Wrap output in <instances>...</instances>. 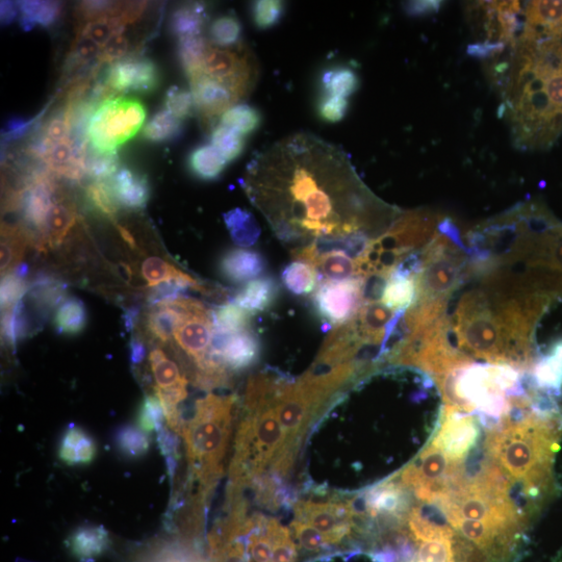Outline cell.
Wrapping results in <instances>:
<instances>
[{
	"mask_svg": "<svg viewBox=\"0 0 562 562\" xmlns=\"http://www.w3.org/2000/svg\"><path fill=\"white\" fill-rule=\"evenodd\" d=\"M240 184L276 237L296 248L360 234L375 240L401 215L369 190L341 147L309 133L254 153Z\"/></svg>",
	"mask_w": 562,
	"mask_h": 562,
	"instance_id": "1",
	"label": "cell"
},
{
	"mask_svg": "<svg viewBox=\"0 0 562 562\" xmlns=\"http://www.w3.org/2000/svg\"><path fill=\"white\" fill-rule=\"evenodd\" d=\"M489 60L515 145L552 146L562 135V35L522 27L517 39Z\"/></svg>",
	"mask_w": 562,
	"mask_h": 562,
	"instance_id": "2",
	"label": "cell"
},
{
	"mask_svg": "<svg viewBox=\"0 0 562 562\" xmlns=\"http://www.w3.org/2000/svg\"><path fill=\"white\" fill-rule=\"evenodd\" d=\"M236 406V396L209 394L196 401L194 415L185 423L182 437L191 473L200 485L202 502L223 474Z\"/></svg>",
	"mask_w": 562,
	"mask_h": 562,
	"instance_id": "3",
	"label": "cell"
},
{
	"mask_svg": "<svg viewBox=\"0 0 562 562\" xmlns=\"http://www.w3.org/2000/svg\"><path fill=\"white\" fill-rule=\"evenodd\" d=\"M146 120V109L135 97L107 99L96 109L88 130L89 143L99 153H113L133 139Z\"/></svg>",
	"mask_w": 562,
	"mask_h": 562,
	"instance_id": "4",
	"label": "cell"
},
{
	"mask_svg": "<svg viewBox=\"0 0 562 562\" xmlns=\"http://www.w3.org/2000/svg\"><path fill=\"white\" fill-rule=\"evenodd\" d=\"M293 509L295 519L318 530L328 546L350 538L359 521L351 498H302L295 501Z\"/></svg>",
	"mask_w": 562,
	"mask_h": 562,
	"instance_id": "5",
	"label": "cell"
},
{
	"mask_svg": "<svg viewBox=\"0 0 562 562\" xmlns=\"http://www.w3.org/2000/svg\"><path fill=\"white\" fill-rule=\"evenodd\" d=\"M202 72L209 78L231 89L242 100L255 87L258 64L248 48H219L211 43L204 56Z\"/></svg>",
	"mask_w": 562,
	"mask_h": 562,
	"instance_id": "6",
	"label": "cell"
},
{
	"mask_svg": "<svg viewBox=\"0 0 562 562\" xmlns=\"http://www.w3.org/2000/svg\"><path fill=\"white\" fill-rule=\"evenodd\" d=\"M363 277L344 281H323L314 296L318 315L334 325H342L360 311L363 302Z\"/></svg>",
	"mask_w": 562,
	"mask_h": 562,
	"instance_id": "7",
	"label": "cell"
},
{
	"mask_svg": "<svg viewBox=\"0 0 562 562\" xmlns=\"http://www.w3.org/2000/svg\"><path fill=\"white\" fill-rule=\"evenodd\" d=\"M105 81L117 95L130 92L148 95L160 87L161 72L155 62L135 54L110 65Z\"/></svg>",
	"mask_w": 562,
	"mask_h": 562,
	"instance_id": "8",
	"label": "cell"
},
{
	"mask_svg": "<svg viewBox=\"0 0 562 562\" xmlns=\"http://www.w3.org/2000/svg\"><path fill=\"white\" fill-rule=\"evenodd\" d=\"M480 428L476 420L454 406L446 405L441 428L432 444L444 451L451 462L459 463L476 448Z\"/></svg>",
	"mask_w": 562,
	"mask_h": 562,
	"instance_id": "9",
	"label": "cell"
},
{
	"mask_svg": "<svg viewBox=\"0 0 562 562\" xmlns=\"http://www.w3.org/2000/svg\"><path fill=\"white\" fill-rule=\"evenodd\" d=\"M189 83L195 99L196 113L206 129L214 130L218 125L216 120L240 101L231 89L209 78L202 71L192 76Z\"/></svg>",
	"mask_w": 562,
	"mask_h": 562,
	"instance_id": "10",
	"label": "cell"
},
{
	"mask_svg": "<svg viewBox=\"0 0 562 562\" xmlns=\"http://www.w3.org/2000/svg\"><path fill=\"white\" fill-rule=\"evenodd\" d=\"M206 309L201 302L190 298L150 306L146 314V330L153 340L168 343L178 326L190 315Z\"/></svg>",
	"mask_w": 562,
	"mask_h": 562,
	"instance_id": "11",
	"label": "cell"
},
{
	"mask_svg": "<svg viewBox=\"0 0 562 562\" xmlns=\"http://www.w3.org/2000/svg\"><path fill=\"white\" fill-rule=\"evenodd\" d=\"M214 336L213 313L208 309L190 315L175 331L174 340L197 369L208 355Z\"/></svg>",
	"mask_w": 562,
	"mask_h": 562,
	"instance_id": "12",
	"label": "cell"
},
{
	"mask_svg": "<svg viewBox=\"0 0 562 562\" xmlns=\"http://www.w3.org/2000/svg\"><path fill=\"white\" fill-rule=\"evenodd\" d=\"M119 206L126 210H144L151 188L146 174L130 167H121L108 181Z\"/></svg>",
	"mask_w": 562,
	"mask_h": 562,
	"instance_id": "13",
	"label": "cell"
},
{
	"mask_svg": "<svg viewBox=\"0 0 562 562\" xmlns=\"http://www.w3.org/2000/svg\"><path fill=\"white\" fill-rule=\"evenodd\" d=\"M219 269L224 278L239 285L261 276L267 269V262L258 251L235 248L222 255Z\"/></svg>",
	"mask_w": 562,
	"mask_h": 562,
	"instance_id": "14",
	"label": "cell"
},
{
	"mask_svg": "<svg viewBox=\"0 0 562 562\" xmlns=\"http://www.w3.org/2000/svg\"><path fill=\"white\" fill-rule=\"evenodd\" d=\"M261 354L260 339L251 329H247L229 337L222 352V359L229 371L241 372L257 364Z\"/></svg>",
	"mask_w": 562,
	"mask_h": 562,
	"instance_id": "15",
	"label": "cell"
},
{
	"mask_svg": "<svg viewBox=\"0 0 562 562\" xmlns=\"http://www.w3.org/2000/svg\"><path fill=\"white\" fill-rule=\"evenodd\" d=\"M65 546L73 557L90 562L110 549L111 539L105 527L87 525L74 530Z\"/></svg>",
	"mask_w": 562,
	"mask_h": 562,
	"instance_id": "16",
	"label": "cell"
},
{
	"mask_svg": "<svg viewBox=\"0 0 562 562\" xmlns=\"http://www.w3.org/2000/svg\"><path fill=\"white\" fill-rule=\"evenodd\" d=\"M96 454V443L86 430L74 425L66 430L59 447V458L65 465H90L94 462Z\"/></svg>",
	"mask_w": 562,
	"mask_h": 562,
	"instance_id": "17",
	"label": "cell"
},
{
	"mask_svg": "<svg viewBox=\"0 0 562 562\" xmlns=\"http://www.w3.org/2000/svg\"><path fill=\"white\" fill-rule=\"evenodd\" d=\"M78 218L75 204L62 192L46 220L44 229L46 248L60 247Z\"/></svg>",
	"mask_w": 562,
	"mask_h": 562,
	"instance_id": "18",
	"label": "cell"
},
{
	"mask_svg": "<svg viewBox=\"0 0 562 562\" xmlns=\"http://www.w3.org/2000/svg\"><path fill=\"white\" fill-rule=\"evenodd\" d=\"M66 293L67 286L63 281L40 274L31 284L28 295L35 313L44 321L51 311L65 301Z\"/></svg>",
	"mask_w": 562,
	"mask_h": 562,
	"instance_id": "19",
	"label": "cell"
},
{
	"mask_svg": "<svg viewBox=\"0 0 562 562\" xmlns=\"http://www.w3.org/2000/svg\"><path fill=\"white\" fill-rule=\"evenodd\" d=\"M279 287L270 276L249 281L234 297L241 309L250 314L266 312L278 297Z\"/></svg>",
	"mask_w": 562,
	"mask_h": 562,
	"instance_id": "20",
	"label": "cell"
},
{
	"mask_svg": "<svg viewBox=\"0 0 562 562\" xmlns=\"http://www.w3.org/2000/svg\"><path fill=\"white\" fill-rule=\"evenodd\" d=\"M525 28L547 35H562V2H529L524 5Z\"/></svg>",
	"mask_w": 562,
	"mask_h": 562,
	"instance_id": "21",
	"label": "cell"
},
{
	"mask_svg": "<svg viewBox=\"0 0 562 562\" xmlns=\"http://www.w3.org/2000/svg\"><path fill=\"white\" fill-rule=\"evenodd\" d=\"M208 22L207 6L187 3L176 7L171 13L169 29L178 40L201 36Z\"/></svg>",
	"mask_w": 562,
	"mask_h": 562,
	"instance_id": "22",
	"label": "cell"
},
{
	"mask_svg": "<svg viewBox=\"0 0 562 562\" xmlns=\"http://www.w3.org/2000/svg\"><path fill=\"white\" fill-rule=\"evenodd\" d=\"M149 365L156 381L155 392L188 389L189 380L186 375L161 348L151 350Z\"/></svg>",
	"mask_w": 562,
	"mask_h": 562,
	"instance_id": "23",
	"label": "cell"
},
{
	"mask_svg": "<svg viewBox=\"0 0 562 562\" xmlns=\"http://www.w3.org/2000/svg\"><path fill=\"white\" fill-rule=\"evenodd\" d=\"M34 241L22 225L3 224L2 231V276L13 272L20 265L27 247Z\"/></svg>",
	"mask_w": 562,
	"mask_h": 562,
	"instance_id": "24",
	"label": "cell"
},
{
	"mask_svg": "<svg viewBox=\"0 0 562 562\" xmlns=\"http://www.w3.org/2000/svg\"><path fill=\"white\" fill-rule=\"evenodd\" d=\"M227 164L212 144H203L194 148L188 158L189 171L198 180L204 182L218 180Z\"/></svg>",
	"mask_w": 562,
	"mask_h": 562,
	"instance_id": "25",
	"label": "cell"
},
{
	"mask_svg": "<svg viewBox=\"0 0 562 562\" xmlns=\"http://www.w3.org/2000/svg\"><path fill=\"white\" fill-rule=\"evenodd\" d=\"M312 266L319 273L320 281H344L360 277L359 265L344 251H331L318 255Z\"/></svg>",
	"mask_w": 562,
	"mask_h": 562,
	"instance_id": "26",
	"label": "cell"
},
{
	"mask_svg": "<svg viewBox=\"0 0 562 562\" xmlns=\"http://www.w3.org/2000/svg\"><path fill=\"white\" fill-rule=\"evenodd\" d=\"M223 219L237 246L250 248L257 244L262 233L261 226L250 212L237 208L225 213Z\"/></svg>",
	"mask_w": 562,
	"mask_h": 562,
	"instance_id": "27",
	"label": "cell"
},
{
	"mask_svg": "<svg viewBox=\"0 0 562 562\" xmlns=\"http://www.w3.org/2000/svg\"><path fill=\"white\" fill-rule=\"evenodd\" d=\"M20 27L32 31L36 27L45 29L53 27L62 14L63 6L57 2H21L19 3Z\"/></svg>",
	"mask_w": 562,
	"mask_h": 562,
	"instance_id": "28",
	"label": "cell"
},
{
	"mask_svg": "<svg viewBox=\"0 0 562 562\" xmlns=\"http://www.w3.org/2000/svg\"><path fill=\"white\" fill-rule=\"evenodd\" d=\"M54 324L58 334L78 336L88 324V312L85 303L76 297L65 300L56 312Z\"/></svg>",
	"mask_w": 562,
	"mask_h": 562,
	"instance_id": "29",
	"label": "cell"
},
{
	"mask_svg": "<svg viewBox=\"0 0 562 562\" xmlns=\"http://www.w3.org/2000/svg\"><path fill=\"white\" fill-rule=\"evenodd\" d=\"M184 131V122L164 109L146 123L142 136L151 143H169L180 139Z\"/></svg>",
	"mask_w": 562,
	"mask_h": 562,
	"instance_id": "30",
	"label": "cell"
},
{
	"mask_svg": "<svg viewBox=\"0 0 562 562\" xmlns=\"http://www.w3.org/2000/svg\"><path fill=\"white\" fill-rule=\"evenodd\" d=\"M381 300L382 304L392 311L401 312L411 309L418 301L417 276L390 277Z\"/></svg>",
	"mask_w": 562,
	"mask_h": 562,
	"instance_id": "31",
	"label": "cell"
},
{
	"mask_svg": "<svg viewBox=\"0 0 562 562\" xmlns=\"http://www.w3.org/2000/svg\"><path fill=\"white\" fill-rule=\"evenodd\" d=\"M281 281L292 294L305 296L316 290L320 284V277L314 266L296 261L284 269Z\"/></svg>",
	"mask_w": 562,
	"mask_h": 562,
	"instance_id": "32",
	"label": "cell"
},
{
	"mask_svg": "<svg viewBox=\"0 0 562 562\" xmlns=\"http://www.w3.org/2000/svg\"><path fill=\"white\" fill-rule=\"evenodd\" d=\"M32 325L30 311L24 300H20L14 308L3 311V337L13 349L30 336Z\"/></svg>",
	"mask_w": 562,
	"mask_h": 562,
	"instance_id": "33",
	"label": "cell"
},
{
	"mask_svg": "<svg viewBox=\"0 0 562 562\" xmlns=\"http://www.w3.org/2000/svg\"><path fill=\"white\" fill-rule=\"evenodd\" d=\"M322 94L348 98L360 87L357 73L348 67H332L321 75Z\"/></svg>",
	"mask_w": 562,
	"mask_h": 562,
	"instance_id": "34",
	"label": "cell"
},
{
	"mask_svg": "<svg viewBox=\"0 0 562 562\" xmlns=\"http://www.w3.org/2000/svg\"><path fill=\"white\" fill-rule=\"evenodd\" d=\"M209 45L210 41L202 35L178 40L177 56L188 80L202 71L204 56Z\"/></svg>",
	"mask_w": 562,
	"mask_h": 562,
	"instance_id": "35",
	"label": "cell"
},
{
	"mask_svg": "<svg viewBox=\"0 0 562 562\" xmlns=\"http://www.w3.org/2000/svg\"><path fill=\"white\" fill-rule=\"evenodd\" d=\"M242 24L234 13L215 18L209 29L210 43L219 48H234L240 45Z\"/></svg>",
	"mask_w": 562,
	"mask_h": 562,
	"instance_id": "36",
	"label": "cell"
},
{
	"mask_svg": "<svg viewBox=\"0 0 562 562\" xmlns=\"http://www.w3.org/2000/svg\"><path fill=\"white\" fill-rule=\"evenodd\" d=\"M263 122L261 112L246 104H238L225 112L220 118V123L231 127L244 137L257 132Z\"/></svg>",
	"mask_w": 562,
	"mask_h": 562,
	"instance_id": "37",
	"label": "cell"
},
{
	"mask_svg": "<svg viewBox=\"0 0 562 562\" xmlns=\"http://www.w3.org/2000/svg\"><path fill=\"white\" fill-rule=\"evenodd\" d=\"M214 327L224 334L235 335L250 329L252 314L235 303H225L213 312Z\"/></svg>",
	"mask_w": 562,
	"mask_h": 562,
	"instance_id": "38",
	"label": "cell"
},
{
	"mask_svg": "<svg viewBox=\"0 0 562 562\" xmlns=\"http://www.w3.org/2000/svg\"><path fill=\"white\" fill-rule=\"evenodd\" d=\"M89 206L102 217L116 221L121 207L116 200L108 181L93 182L86 188Z\"/></svg>",
	"mask_w": 562,
	"mask_h": 562,
	"instance_id": "39",
	"label": "cell"
},
{
	"mask_svg": "<svg viewBox=\"0 0 562 562\" xmlns=\"http://www.w3.org/2000/svg\"><path fill=\"white\" fill-rule=\"evenodd\" d=\"M211 143L227 163L239 159L246 147L243 135L221 123L212 131Z\"/></svg>",
	"mask_w": 562,
	"mask_h": 562,
	"instance_id": "40",
	"label": "cell"
},
{
	"mask_svg": "<svg viewBox=\"0 0 562 562\" xmlns=\"http://www.w3.org/2000/svg\"><path fill=\"white\" fill-rule=\"evenodd\" d=\"M115 445L120 453L132 459L143 457L150 449L147 434L133 425L122 426L115 433Z\"/></svg>",
	"mask_w": 562,
	"mask_h": 562,
	"instance_id": "41",
	"label": "cell"
},
{
	"mask_svg": "<svg viewBox=\"0 0 562 562\" xmlns=\"http://www.w3.org/2000/svg\"><path fill=\"white\" fill-rule=\"evenodd\" d=\"M120 169L117 152L99 153L89 145L85 160V172L94 182L109 181Z\"/></svg>",
	"mask_w": 562,
	"mask_h": 562,
	"instance_id": "42",
	"label": "cell"
},
{
	"mask_svg": "<svg viewBox=\"0 0 562 562\" xmlns=\"http://www.w3.org/2000/svg\"><path fill=\"white\" fill-rule=\"evenodd\" d=\"M125 30L126 25L121 17L102 18L85 22L79 35L89 38L102 48L115 33Z\"/></svg>",
	"mask_w": 562,
	"mask_h": 562,
	"instance_id": "43",
	"label": "cell"
},
{
	"mask_svg": "<svg viewBox=\"0 0 562 562\" xmlns=\"http://www.w3.org/2000/svg\"><path fill=\"white\" fill-rule=\"evenodd\" d=\"M286 5L278 0H259L251 6V16L255 27L259 30H270L283 19Z\"/></svg>",
	"mask_w": 562,
	"mask_h": 562,
	"instance_id": "44",
	"label": "cell"
},
{
	"mask_svg": "<svg viewBox=\"0 0 562 562\" xmlns=\"http://www.w3.org/2000/svg\"><path fill=\"white\" fill-rule=\"evenodd\" d=\"M165 414L157 395H147L139 408L137 425L146 434L164 429Z\"/></svg>",
	"mask_w": 562,
	"mask_h": 562,
	"instance_id": "45",
	"label": "cell"
},
{
	"mask_svg": "<svg viewBox=\"0 0 562 562\" xmlns=\"http://www.w3.org/2000/svg\"><path fill=\"white\" fill-rule=\"evenodd\" d=\"M71 132V123L66 105L57 110L46 120L39 134L44 141L53 146L59 142L68 140Z\"/></svg>",
	"mask_w": 562,
	"mask_h": 562,
	"instance_id": "46",
	"label": "cell"
},
{
	"mask_svg": "<svg viewBox=\"0 0 562 562\" xmlns=\"http://www.w3.org/2000/svg\"><path fill=\"white\" fill-rule=\"evenodd\" d=\"M166 110L177 119L182 121L192 117L196 113V104L191 90L172 86L165 96Z\"/></svg>",
	"mask_w": 562,
	"mask_h": 562,
	"instance_id": "47",
	"label": "cell"
},
{
	"mask_svg": "<svg viewBox=\"0 0 562 562\" xmlns=\"http://www.w3.org/2000/svg\"><path fill=\"white\" fill-rule=\"evenodd\" d=\"M291 527L300 549L316 553L329 547L324 536L308 523L294 519Z\"/></svg>",
	"mask_w": 562,
	"mask_h": 562,
	"instance_id": "48",
	"label": "cell"
},
{
	"mask_svg": "<svg viewBox=\"0 0 562 562\" xmlns=\"http://www.w3.org/2000/svg\"><path fill=\"white\" fill-rule=\"evenodd\" d=\"M131 41L125 31L115 33L101 48L98 62L112 65L131 56Z\"/></svg>",
	"mask_w": 562,
	"mask_h": 562,
	"instance_id": "49",
	"label": "cell"
},
{
	"mask_svg": "<svg viewBox=\"0 0 562 562\" xmlns=\"http://www.w3.org/2000/svg\"><path fill=\"white\" fill-rule=\"evenodd\" d=\"M31 284L27 279L17 276L11 272L3 277L2 280V310L6 311L22 300L25 294L29 293Z\"/></svg>",
	"mask_w": 562,
	"mask_h": 562,
	"instance_id": "50",
	"label": "cell"
},
{
	"mask_svg": "<svg viewBox=\"0 0 562 562\" xmlns=\"http://www.w3.org/2000/svg\"><path fill=\"white\" fill-rule=\"evenodd\" d=\"M349 102L346 98L322 94L318 101V114L328 123H338L347 115Z\"/></svg>",
	"mask_w": 562,
	"mask_h": 562,
	"instance_id": "51",
	"label": "cell"
},
{
	"mask_svg": "<svg viewBox=\"0 0 562 562\" xmlns=\"http://www.w3.org/2000/svg\"><path fill=\"white\" fill-rule=\"evenodd\" d=\"M416 562H455L452 542L448 540L424 542Z\"/></svg>",
	"mask_w": 562,
	"mask_h": 562,
	"instance_id": "52",
	"label": "cell"
},
{
	"mask_svg": "<svg viewBox=\"0 0 562 562\" xmlns=\"http://www.w3.org/2000/svg\"><path fill=\"white\" fill-rule=\"evenodd\" d=\"M533 379L541 388L557 391L562 387V369L551 357L535 367Z\"/></svg>",
	"mask_w": 562,
	"mask_h": 562,
	"instance_id": "53",
	"label": "cell"
},
{
	"mask_svg": "<svg viewBox=\"0 0 562 562\" xmlns=\"http://www.w3.org/2000/svg\"><path fill=\"white\" fill-rule=\"evenodd\" d=\"M142 562H201L187 549L178 546H161L146 555Z\"/></svg>",
	"mask_w": 562,
	"mask_h": 562,
	"instance_id": "54",
	"label": "cell"
},
{
	"mask_svg": "<svg viewBox=\"0 0 562 562\" xmlns=\"http://www.w3.org/2000/svg\"><path fill=\"white\" fill-rule=\"evenodd\" d=\"M389 280L390 276L382 273H372L363 277L362 295L364 304H371L382 299Z\"/></svg>",
	"mask_w": 562,
	"mask_h": 562,
	"instance_id": "55",
	"label": "cell"
},
{
	"mask_svg": "<svg viewBox=\"0 0 562 562\" xmlns=\"http://www.w3.org/2000/svg\"><path fill=\"white\" fill-rule=\"evenodd\" d=\"M187 290V288L175 283V281H166V283L153 287L148 295V303L150 306H153L185 298Z\"/></svg>",
	"mask_w": 562,
	"mask_h": 562,
	"instance_id": "56",
	"label": "cell"
},
{
	"mask_svg": "<svg viewBox=\"0 0 562 562\" xmlns=\"http://www.w3.org/2000/svg\"><path fill=\"white\" fill-rule=\"evenodd\" d=\"M131 362L134 365L141 364L146 357V346L143 340L139 337H133L130 344Z\"/></svg>",
	"mask_w": 562,
	"mask_h": 562,
	"instance_id": "57",
	"label": "cell"
},
{
	"mask_svg": "<svg viewBox=\"0 0 562 562\" xmlns=\"http://www.w3.org/2000/svg\"><path fill=\"white\" fill-rule=\"evenodd\" d=\"M2 23L4 25H9L19 19L20 17V8L19 3L13 2H2Z\"/></svg>",
	"mask_w": 562,
	"mask_h": 562,
	"instance_id": "58",
	"label": "cell"
},
{
	"mask_svg": "<svg viewBox=\"0 0 562 562\" xmlns=\"http://www.w3.org/2000/svg\"><path fill=\"white\" fill-rule=\"evenodd\" d=\"M439 7H440V3L413 2V3H408L405 8L407 13L419 15L423 13H429L433 11L434 8L438 9Z\"/></svg>",
	"mask_w": 562,
	"mask_h": 562,
	"instance_id": "59",
	"label": "cell"
},
{
	"mask_svg": "<svg viewBox=\"0 0 562 562\" xmlns=\"http://www.w3.org/2000/svg\"><path fill=\"white\" fill-rule=\"evenodd\" d=\"M139 315V311L137 309H131L127 312L124 316V325L127 331H132L136 325L137 317Z\"/></svg>",
	"mask_w": 562,
	"mask_h": 562,
	"instance_id": "60",
	"label": "cell"
},
{
	"mask_svg": "<svg viewBox=\"0 0 562 562\" xmlns=\"http://www.w3.org/2000/svg\"><path fill=\"white\" fill-rule=\"evenodd\" d=\"M117 228H118V231H119L120 235L124 239V241L127 244H129L132 248H135L136 243H135L134 237L131 235V233L129 231H127V229L123 226L117 225Z\"/></svg>",
	"mask_w": 562,
	"mask_h": 562,
	"instance_id": "61",
	"label": "cell"
},
{
	"mask_svg": "<svg viewBox=\"0 0 562 562\" xmlns=\"http://www.w3.org/2000/svg\"><path fill=\"white\" fill-rule=\"evenodd\" d=\"M552 359L559 365V367L562 369V343H559L555 348H554V357H552Z\"/></svg>",
	"mask_w": 562,
	"mask_h": 562,
	"instance_id": "62",
	"label": "cell"
}]
</instances>
